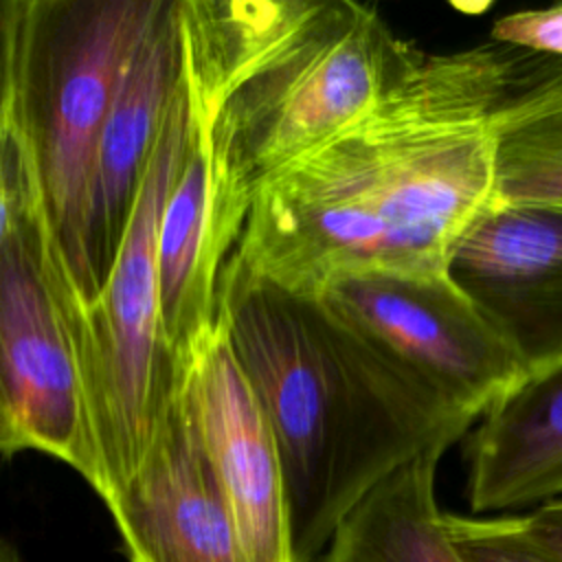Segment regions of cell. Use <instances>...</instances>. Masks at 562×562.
<instances>
[{
    "instance_id": "16",
    "label": "cell",
    "mask_w": 562,
    "mask_h": 562,
    "mask_svg": "<svg viewBox=\"0 0 562 562\" xmlns=\"http://www.w3.org/2000/svg\"><path fill=\"white\" fill-rule=\"evenodd\" d=\"M31 11L33 0L0 4V248L18 220L31 156L24 112V57Z\"/></svg>"
},
{
    "instance_id": "5",
    "label": "cell",
    "mask_w": 562,
    "mask_h": 562,
    "mask_svg": "<svg viewBox=\"0 0 562 562\" xmlns=\"http://www.w3.org/2000/svg\"><path fill=\"white\" fill-rule=\"evenodd\" d=\"M86 303L55 233L31 143L20 213L0 248V454H50L101 496L79 358Z\"/></svg>"
},
{
    "instance_id": "15",
    "label": "cell",
    "mask_w": 562,
    "mask_h": 562,
    "mask_svg": "<svg viewBox=\"0 0 562 562\" xmlns=\"http://www.w3.org/2000/svg\"><path fill=\"white\" fill-rule=\"evenodd\" d=\"M494 132L492 204L562 209V108L494 125Z\"/></svg>"
},
{
    "instance_id": "1",
    "label": "cell",
    "mask_w": 562,
    "mask_h": 562,
    "mask_svg": "<svg viewBox=\"0 0 562 562\" xmlns=\"http://www.w3.org/2000/svg\"><path fill=\"white\" fill-rule=\"evenodd\" d=\"M516 50H417L358 121L255 193L222 274L318 299L362 272H439L490 209Z\"/></svg>"
},
{
    "instance_id": "21",
    "label": "cell",
    "mask_w": 562,
    "mask_h": 562,
    "mask_svg": "<svg viewBox=\"0 0 562 562\" xmlns=\"http://www.w3.org/2000/svg\"><path fill=\"white\" fill-rule=\"evenodd\" d=\"M0 562H20L18 551L13 549V544H9L2 538H0Z\"/></svg>"
},
{
    "instance_id": "9",
    "label": "cell",
    "mask_w": 562,
    "mask_h": 562,
    "mask_svg": "<svg viewBox=\"0 0 562 562\" xmlns=\"http://www.w3.org/2000/svg\"><path fill=\"white\" fill-rule=\"evenodd\" d=\"M176 367L246 560L294 562L277 443L222 316Z\"/></svg>"
},
{
    "instance_id": "10",
    "label": "cell",
    "mask_w": 562,
    "mask_h": 562,
    "mask_svg": "<svg viewBox=\"0 0 562 562\" xmlns=\"http://www.w3.org/2000/svg\"><path fill=\"white\" fill-rule=\"evenodd\" d=\"M448 272L529 375L562 364V209L490 204L454 248Z\"/></svg>"
},
{
    "instance_id": "8",
    "label": "cell",
    "mask_w": 562,
    "mask_h": 562,
    "mask_svg": "<svg viewBox=\"0 0 562 562\" xmlns=\"http://www.w3.org/2000/svg\"><path fill=\"white\" fill-rule=\"evenodd\" d=\"M108 509L132 562H248L178 367L151 443Z\"/></svg>"
},
{
    "instance_id": "13",
    "label": "cell",
    "mask_w": 562,
    "mask_h": 562,
    "mask_svg": "<svg viewBox=\"0 0 562 562\" xmlns=\"http://www.w3.org/2000/svg\"><path fill=\"white\" fill-rule=\"evenodd\" d=\"M220 281L209 239V165L189 125L184 160L158 228L160 325L173 364L220 318Z\"/></svg>"
},
{
    "instance_id": "12",
    "label": "cell",
    "mask_w": 562,
    "mask_h": 562,
    "mask_svg": "<svg viewBox=\"0 0 562 562\" xmlns=\"http://www.w3.org/2000/svg\"><path fill=\"white\" fill-rule=\"evenodd\" d=\"M465 465L472 516L562 496V364L527 375L476 422L465 441Z\"/></svg>"
},
{
    "instance_id": "11",
    "label": "cell",
    "mask_w": 562,
    "mask_h": 562,
    "mask_svg": "<svg viewBox=\"0 0 562 562\" xmlns=\"http://www.w3.org/2000/svg\"><path fill=\"white\" fill-rule=\"evenodd\" d=\"M178 75L176 0H165L121 72L97 138L86 215V257L97 288L123 237Z\"/></svg>"
},
{
    "instance_id": "6",
    "label": "cell",
    "mask_w": 562,
    "mask_h": 562,
    "mask_svg": "<svg viewBox=\"0 0 562 562\" xmlns=\"http://www.w3.org/2000/svg\"><path fill=\"white\" fill-rule=\"evenodd\" d=\"M165 0H33L24 112L46 204L79 290L97 283L86 215L97 138L121 72Z\"/></svg>"
},
{
    "instance_id": "4",
    "label": "cell",
    "mask_w": 562,
    "mask_h": 562,
    "mask_svg": "<svg viewBox=\"0 0 562 562\" xmlns=\"http://www.w3.org/2000/svg\"><path fill=\"white\" fill-rule=\"evenodd\" d=\"M187 138L189 112L178 75L112 266L81 321L79 358L105 505L140 465L176 375L160 325L158 228Z\"/></svg>"
},
{
    "instance_id": "2",
    "label": "cell",
    "mask_w": 562,
    "mask_h": 562,
    "mask_svg": "<svg viewBox=\"0 0 562 562\" xmlns=\"http://www.w3.org/2000/svg\"><path fill=\"white\" fill-rule=\"evenodd\" d=\"M176 22L224 274L257 189L367 114L419 48L351 0H176Z\"/></svg>"
},
{
    "instance_id": "20",
    "label": "cell",
    "mask_w": 562,
    "mask_h": 562,
    "mask_svg": "<svg viewBox=\"0 0 562 562\" xmlns=\"http://www.w3.org/2000/svg\"><path fill=\"white\" fill-rule=\"evenodd\" d=\"M527 533L562 562V496L520 514Z\"/></svg>"
},
{
    "instance_id": "19",
    "label": "cell",
    "mask_w": 562,
    "mask_h": 562,
    "mask_svg": "<svg viewBox=\"0 0 562 562\" xmlns=\"http://www.w3.org/2000/svg\"><path fill=\"white\" fill-rule=\"evenodd\" d=\"M490 37L514 50L562 59V2L501 15L492 24Z\"/></svg>"
},
{
    "instance_id": "7",
    "label": "cell",
    "mask_w": 562,
    "mask_h": 562,
    "mask_svg": "<svg viewBox=\"0 0 562 562\" xmlns=\"http://www.w3.org/2000/svg\"><path fill=\"white\" fill-rule=\"evenodd\" d=\"M318 299L476 422L529 375L448 270L351 274Z\"/></svg>"
},
{
    "instance_id": "3",
    "label": "cell",
    "mask_w": 562,
    "mask_h": 562,
    "mask_svg": "<svg viewBox=\"0 0 562 562\" xmlns=\"http://www.w3.org/2000/svg\"><path fill=\"white\" fill-rule=\"evenodd\" d=\"M220 316L277 443L294 562H314L380 481L476 422L321 299L228 277Z\"/></svg>"
},
{
    "instance_id": "17",
    "label": "cell",
    "mask_w": 562,
    "mask_h": 562,
    "mask_svg": "<svg viewBox=\"0 0 562 562\" xmlns=\"http://www.w3.org/2000/svg\"><path fill=\"white\" fill-rule=\"evenodd\" d=\"M443 527L463 562H560L527 533L520 514L443 512Z\"/></svg>"
},
{
    "instance_id": "18",
    "label": "cell",
    "mask_w": 562,
    "mask_h": 562,
    "mask_svg": "<svg viewBox=\"0 0 562 562\" xmlns=\"http://www.w3.org/2000/svg\"><path fill=\"white\" fill-rule=\"evenodd\" d=\"M558 108H562V59L518 50L507 97L494 114V125Z\"/></svg>"
},
{
    "instance_id": "14",
    "label": "cell",
    "mask_w": 562,
    "mask_h": 562,
    "mask_svg": "<svg viewBox=\"0 0 562 562\" xmlns=\"http://www.w3.org/2000/svg\"><path fill=\"white\" fill-rule=\"evenodd\" d=\"M435 446L380 481L338 525L314 562H463L443 527Z\"/></svg>"
}]
</instances>
